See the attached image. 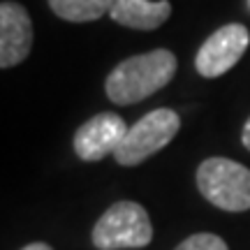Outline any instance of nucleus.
Returning <instances> with one entry per match:
<instances>
[{"mask_svg":"<svg viewBox=\"0 0 250 250\" xmlns=\"http://www.w3.org/2000/svg\"><path fill=\"white\" fill-rule=\"evenodd\" d=\"M176 74V56L169 49L125 58L109 72L104 90L114 104H134L165 88Z\"/></svg>","mask_w":250,"mask_h":250,"instance_id":"1","label":"nucleus"},{"mask_svg":"<svg viewBox=\"0 0 250 250\" xmlns=\"http://www.w3.org/2000/svg\"><path fill=\"white\" fill-rule=\"evenodd\" d=\"M197 188L206 202L223 211L250 208V169L229 158H208L197 169Z\"/></svg>","mask_w":250,"mask_h":250,"instance_id":"2","label":"nucleus"},{"mask_svg":"<svg viewBox=\"0 0 250 250\" xmlns=\"http://www.w3.org/2000/svg\"><path fill=\"white\" fill-rule=\"evenodd\" d=\"M90 241L100 250L144 248L153 241L151 218L137 202H116L100 215Z\"/></svg>","mask_w":250,"mask_h":250,"instance_id":"3","label":"nucleus"},{"mask_svg":"<svg viewBox=\"0 0 250 250\" xmlns=\"http://www.w3.org/2000/svg\"><path fill=\"white\" fill-rule=\"evenodd\" d=\"M179 127L181 118L176 111L153 109L127 130L125 139L118 146V151L114 153V158L123 167H134L139 162L148 160L158 151H162L176 137Z\"/></svg>","mask_w":250,"mask_h":250,"instance_id":"4","label":"nucleus"},{"mask_svg":"<svg viewBox=\"0 0 250 250\" xmlns=\"http://www.w3.org/2000/svg\"><path fill=\"white\" fill-rule=\"evenodd\" d=\"M250 44V33L248 28L241 23H229V26L218 28L213 35L199 46L195 56V67L197 72L206 77V79H215L223 77L225 72H229L241 61L246 49Z\"/></svg>","mask_w":250,"mask_h":250,"instance_id":"5","label":"nucleus"},{"mask_svg":"<svg viewBox=\"0 0 250 250\" xmlns=\"http://www.w3.org/2000/svg\"><path fill=\"white\" fill-rule=\"evenodd\" d=\"M127 125L118 114L102 111L81 125L74 134V153L83 162H98L118 151L127 134Z\"/></svg>","mask_w":250,"mask_h":250,"instance_id":"6","label":"nucleus"},{"mask_svg":"<svg viewBox=\"0 0 250 250\" xmlns=\"http://www.w3.org/2000/svg\"><path fill=\"white\" fill-rule=\"evenodd\" d=\"M33 46V21L19 2L0 5V67H14L28 58Z\"/></svg>","mask_w":250,"mask_h":250,"instance_id":"7","label":"nucleus"},{"mask_svg":"<svg viewBox=\"0 0 250 250\" xmlns=\"http://www.w3.org/2000/svg\"><path fill=\"white\" fill-rule=\"evenodd\" d=\"M171 14L169 0H111L109 17L134 30H155Z\"/></svg>","mask_w":250,"mask_h":250,"instance_id":"8","label":"nucleus"},{"mask_svg":"<svg viewBox=\"0 0 250 250\" xmlns=\"http://www.w3.org/2000/svg\"><path fill=\"white\" fill-rule=\"evenodd\" d=\"M49 7L65 21L88 23L102 19V14H109L111 0H49Z\"/></svg>","mask_w":250,"mask_h":250,"instance_id":"9","label":"nucleus"},{"mask_svg":"<svg viewBox=\"0 0 250 250\" xmlns=\"http://www.w3.org/2000/svg\"><path fill=\"white\" fill-rule=\"evenodd\" d=\"M174 250H229V248H227V243L218 234L199 232V234L188 236L186 241H181Z\"/></svg>","mask_w":250,"mask_h":250,"instance_id":"10","label":"nucleus"},{"mask_svg":"<svg viewBox=\"0 0 250 250\" xmlns=\"http://www.w3.org/2000/svg\"><path fill=\"white\" fill-rule=\"evenodd\" d=\"M241 142H243V146L250 151V118L246 121V125H243V132H241Z\"/></svg>","mask_w":250,"mask_h":250,"instance_id":"11","label":"nucleus"},{"mask_svg":"<svg viewBox=\"0 0 250 250\" xmlns=\"http://www.w3.org/2000/svg\"><path fill=\"white\" fill-rule=\"evenodd\" d=\"M21 250H51V246H46V243H28L26 248Z\"/></svg>","mask_w":250,"mask_h":250,"instance_id":"12","label":"nucleus"}]
</instances>
